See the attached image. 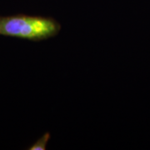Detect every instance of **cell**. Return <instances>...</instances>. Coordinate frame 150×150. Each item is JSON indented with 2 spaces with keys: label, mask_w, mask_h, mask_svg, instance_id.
Masks as SVG:
<instances>
[{
  "label": "cell",
  "mask_w": 150,
  "mask_h": 150,
  "mask_svg": "<svg viewBox=\"0 0 150 150\" xmlns=\"http://www.w3.org/2000/svg\"><path fill=\"white\" fill-rule=\"evenodd\" d=\"M61 24L49 17L15 14L0 16V35L18 38L33 42L55 37Z\"/></svg>",
  "instance_id": "obj_1"
},
{
  "label": "cell",
  "mask_w": 150,
  "mask_h": 150,
  "mask_svg": "<svg viewBox=\"0 0 150 150\" xmlns=\"http://www.w3.org/2000/svg\"><path fill=\"white\" fill-rule=\"evenodd\" d=\"M50 139V134L49 133H45L42 137H40L28 149L30 150H45L47 149L48 141Z\"/></svg>",
  "instance_id": "obj_2"
}]
</instances>
